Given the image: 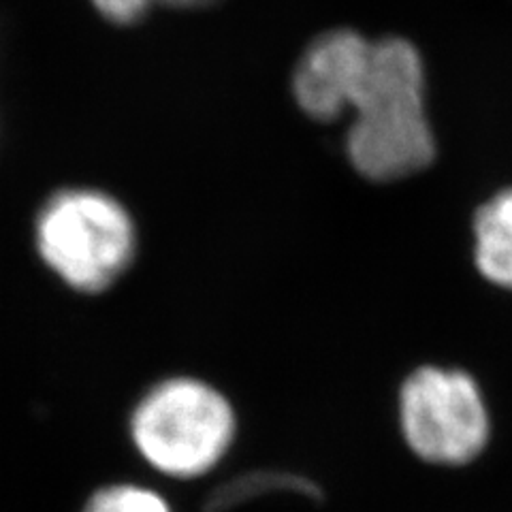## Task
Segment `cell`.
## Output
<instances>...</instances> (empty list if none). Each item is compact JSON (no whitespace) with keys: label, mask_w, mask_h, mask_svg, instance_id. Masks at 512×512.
I'll use <instances>...</instances> for the list:
<instances>
[{"label":"cell","mask_w":512,"mask_h":512,"mask_svg":"<svg viewBox=\"0 0 512 512\" xmlns=\"http://www.w3.org/2000/svg\"><path fill=\"white\" fill-rule=\"evenodd\" d=\"M41 261L79 293H101L135 259L137 233L124 205L101 190L69 188L43 205L35 224Z\"/></svg>","instance_id":"obj_2"},{"label":"cell","mask_w":512,"mask_h":512,"mask_svg":"<svg viewBox=\"0 0 512 512\" xmlns=\"http://www.w3.org/2000/svg\"><path fill=\"white\" fill-rule=\"evenodd\" d=\"M399 423L423 461L463 466L489 440V414L476 380L461 370L425 365L399 391Z\"/></svg>","instance_id":"obj_4"},{"label":"cell","mask_w":512,"mask_h":512,"mask_svg":"<svg viewBox=\"0 0 512 512\" xmlns=\"http://www.w3.org/2000/svg\"><path fill=\"white\" fill-rule=\"evenodd\" d=\"M137 453L154 470L173 478L210 472L235 438V412L212 384L167 378L143 395L131 414Z\"/></svg>","instance_id":"obj_3"},{"label":"cell","mask_w":512,"mask_h":512,"mask_svg":"<svg viewBox=\"0 0 512 512\" xmlns=\"http://www.w3.org/2000/svg\"><path fill=\"white\" fill-rule=\"evenodd\" d=\"M346 111H352L346 152L363 178L402 180L434 160L436 139L425 109V69L410 41H372Z\"/></svg>","instance_id":"obj_1"},{"label":"cell","mask_w":512,"mask_h":512,"mask_svg":"<svg viewBox=\"0 0 512 512\" xmlns=\"http://www.w3.org/2000/svg\"><path fill=\"white\" fill-rule=\"evenodd\" d=\"M94 9L99 11L103 18L116 22V24H133L141 20L154 5H167V7H203L214 0H90Z\"/></svg>","instance_id":"obj_9"},{"label":"cell","mask_w":512,"mask_h":512,"mask_svg":"<svg viewBox=\"0 0 512 512\" xmlns=\"http://www.w3.org/2000/svg\"><path fill=\"white\" fill-rule=\"evenodd\" d=\"M271 491H293L303 498H320V491L308 478L286 474V472H254L246 476H237L231 483L222 485L214 495L207 512H229L254 498H261V493Z\"/></svg>","instance_id":"obj_7"},{"label":"cell","mask_w":512,"mask_h":512,"mask_svg":"<svg viewBox=\"0 0 512 512\" xmlns=\"http://www.w3.org/2000/svg\"><path fill=\"white\" fill-rule=\"evenodd\" d=\"M84 512H171V508L152 489L118 483L92 493Z\"/></svg>","instance_id":"obj_8"},{"label":"cell","mask_w":512,"mask_h":512,"mask_svg":"<svg viewBox=\"0 0 512 512\" xmlns=\"http://www.w3.org/2000/svg\"><path fill=\"white\" fill-rule=\"evenodd\" d=\"M474 259L489 282L512 291V188L480 207L474 220Z\"/></svg>","instance_id":"obj_6"},{"label":"cell","mask_w":512,"mask_h":512,"mask_svg":"<svg viewBox=\"0 0 512 512\" xmlns=\"http://www.w3.org/2000/svg\"><path fill=\"white\" fill-rule=\"evenodd\" d=\"M370 47V39L348 28L316 37L299 58L293 75L297 105L318 122H333L346 114L350 90Z\"/></svg>","instance_id":"obj_5"}]
</instances>
